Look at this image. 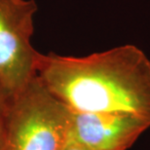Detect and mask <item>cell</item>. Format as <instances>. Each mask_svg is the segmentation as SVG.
<instances>
[{
  "label": "cell",
  "mask_w": 150,
  "mask_h": 150,
  "mask_svg": "<svg viewBox=\"0 0 150 150\" xmlns=\"http://www.w3.org/2000/svg\"><path fill=\"white\" fill-rule=\"evenodd\" d=\"M70 114L35 76L9 100L0 150H62Z\"/></svg>",
  "instance_id": "obj_2"
},
{
  "label": "cell",
  "mask_w": 150,
  "mask_h": 150,
  "mask_svg": "<svg viewBox=\"0 0 150 150\" xmlns=\"http://www.w3.org/2000/svg\"><path fill=\"white\" fill-rule=\"evenodd\" d=\"M149 128L131 115L71 111L68 139L91 150H128Z\"/></svg>",
  "instance_id": "obj_4"
},
{
  "label": "cell",
  "mask_w": 150,
  "mask_h": 150,
  "mask_svg": "<svg viewBox=\"0 0 150 150\" xmlns=\"http://www.w3.org/2000/svg\"><path fill=\"white\" fill-rule=\"evenodd\" d=\"M9 100H10V98L0 91V146H1V143H2L3 134H4Z\"/></svg>",
  "instance_id": "obj_5"
},
{
  "label": "cell",
  "mask_w": 150,
  "mask_h": 150,
  "mask_svg": "<svg viewBox=\"0 0 150 150\" xmlns=\"http://www.w3.org/2000/svg\"><path fill=\"white\" fill-rule=\"evenodd\" d=\"M36 76L71 111L124 114L150 123V61L137 46L86 57L40 54Z\"/></svg>",
  "instance_id": "obj_1"
},
{
  "label": "cell",
  "mask_w": 150,
  "mask_h": 150,
  "mask_svg": "<svg viewBox=\"0 0 150 150\" xmlns=\"http://www.w3.org/2000/svg\"><path fill=\"white\" fill-rule=\"evenodd\" d=\"M34 0H0V91L9 98L33 80L40 53L31 38Z\"/></svg>",
  "instance_id": "obj_3"
},
{
  "label": "cell",
  "mask_w": 150,
  "mask_h": 150,
  "mask_svg": "<svg viewBox=\"0 0 150 150\" xmlns=\"http://www.w3.org/2000/svg\"><path fill=\"white\" fill-rule=\"evenodd\" d=\"M62 150H91V149L87 148L85 146L81 145L77 142H74L70 139H67V142H65V144Z\"/></svg>",
  "instance_id": "obj_6"
}]
</instances>
